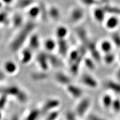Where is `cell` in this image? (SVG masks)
Masks as SVG:
<instances>
[{
  "label": "cell",
  "instance_id": "obj_12",
  "mask_svg": "<svg viewBox=\"0 0 120 120\" xmlns=\"http://www.w3.org/2000/svg\"><path fill=\"white\" fill-rule=\"evenodd\" d=\"M103 8L106 13L112 15V16H120V7L111 6L109 4H106L103 6Z\"/></svg>",
  "mask_w": 120,
  "mask_h": 120
},
{
  "label": "cell",
  "instance_id": "obj_43",
  "mask_svg": "<svg viewBox=\"0 0 120 120\" xmlns=\"http://www.w3.org/2000/svg\"><path fill=\"white\" fill-rule=\"evenodd\" d=\"M119 60H120V55H119Z\"/></svg>",
  "mask_w": 120,
  "mask_h": 120
},
{
  "label": "cell",
  "instance_id": "obj_40",
  "mask_svg": "<svg viewBox=\"0 0 120 120\" xmlns=\"http://www.w3.org/2000/svg\"><path fill=\"white\" fill-rule=\"evenodd\" d=\"M98 1L101 4V3H103V4H108V3L109 2V0H98Z\"/></svg>",
  "mask_w": 120,
  "mask_h": 120
},
{
  "label": "cell",
  "instance_id": "obj_15",
  "mask_svg": "<svg viewBox=\"0 0 120 120\" xmlns=\"http://www.w3.org/2000/svg\"><path fill=\"white\" fill-rule=\"evenodd\" d=\"M77 34L79 40L82 41V43H83V46L86 47L87 44L90 41L89 39L88 38L86 30L84 28H79L77 30Z\"/></svg>",
  "mask_w": 120,
  "mask_h": 120
},
{
  "label": "cell",
  "instance_id": "obj_2",
  "mask_svg": "<svg viewBox=\"0 0 120 120\" xmlns=\"http://www.w3.org/2000/svg\"><path fill=\"white\" fill-rule=\"evenodd\" d=\"M33 28L32 25H28L27 26H25V27L21 31L19 34V36L15 39L14 42L12 45V49L13 50H17V49L21 46L22 43L25 41V40L27 37L28 34Z\"/></svg>",
  "mask_w": 120,
  "mask_h": 120
},
{
  "label": "cell",
  "instance_id": "obj_20",
  "mask_svg": "<svg viewBox=\"0 0 120 120\" xmlns=\"http://www.w3.org/2000/svg\"><path fill=\"white\" fill-rule=\"evenodd\" d=\"M68 34V30L66 27L61 26L57 28L56 31V36L58 40H64Z\"/></svg>",
  "mask_w": 120,
  "mask_h": 120
},
{
  "label": "cell",
  "instance_id": "obj_9",
  "mask_svg": "<svg viewBox=\"0 0 120 120\" xmlns=\"http://www.w3.org/2000/svg\"><path fill=\"white\" fill-rule=\"evenodd\" d=\"M105 87L115 94H120V82L109 80L105 83Z\"/></svg>",
  "mask_w": 120,
  "mask_h": 120
},
{
  "label": "cell",
  "instance_id": "obj_6",
  "mask_svg": "<svg viewBox=\"0 0 120 120\" xmlns=\"http://www.w3.org/2000/svg\"><path fill=\"white\" fill-rule=\"evenodd\" d=\"M85 15L83 10L80 7H76L72 10L70 15V19L72 22L76 23L81 21Z\"/></svg>",
  "mask_w": 120,
  "mask_h": 120
},
{
  "label": "cell",
  "instance_id": "obj_31",
  "mask_svg": "<svg viewBox=\"0 0 120 120\" xmlns=\"http://www.w3.org/2000/svg\"><path fill=\"white\" fill-rule=\"evenodd\" d=\"M60 116V112L55 110L49 112L48 116L46 117L45 120H56Z\"/></svg>",
  "mask_w": 120,
  "mask_h": 120
},
{
  "label": "cell",
  "instance_id": "obj_3",
  "mask_svg": "<svg viewBox=\"0 0 120 120\" xmlns=\"http://www.w3.org/2000/svg\"><path fill=\"white\" fill-rule=\"evenodd\" d=\"M60 105V101L57 99L52 98L49 99L46 101L43 104L41 109V113H46L56 110V109L59 107Z\"/></svg>",
  "mask_w": 120,
  "mask_h": 120
},
{
  "label": "cell",
  "instance_id": "obj_25",
  "mask_svg": "<svg viewBox=\"0 0 120 120\" xmlns=\"http://www.w3.org/2000/svg\"><path fill=\"white\" fill-rule=\"evenodd\" d=\"M115 60V55L112 52L105 54V56L103 57V60L105 63L107 64H111L114 62Z\"/></svg>",
  "mask_w": 120,
  "mask_h": 120
},
{
  "label": "cell",
  "instance_id": "obj_21",
  "mask_svg": "<svg viewBox=\"0 0 120 120\" xmlns=\"http://www.w3.org/2000/svg\"><path fill=\"white\" fill-rule=\"evenodd\" d=\"M112 49V44L110 41L108 40H104L102 41L100 44V49L105 54L111 52Z\"/></svg>",
  "mask_w": 120,
  "mask_h": 120
},
{
  "label": "cell",
  "instance_id": "obj_30",
  "mask_svg": "<svg viewBox=\"0 0 120 120\" xmlns=\"http://www.w3.org/2000/svg\"><path fill=\"white\" fill-rule=\"evenodd\" d=\"M112 41L116 47L120 48V34L118 33H113L112 34L111 36Z\"/></svg>",
  "mask_w": 120,
  "mask_h": 120
},
{
  "label": "cell",
  "instance_id": "obj_36",
  "mask_svg": "<svg viewBox=\"0 0 120 120\" xmlns=\"http://www.w3.org/2000/svg\"><path fill=\"white\" fill-rule=\"evenodd\" d=\"M66 120H79V117L76 116L74 112L68 111L65 115Z\"/></svg>",
  "mask_w": 120,
  "mask_h": 120
},
{
  "label": "cell",
  "instance_id": "obj_35",
  "mask_svg": "<svg viewBox=\"0 0 120 120\" xmlns=\"http://www.w3.org/2000/svg\"><path fill=\"white\" fill-rule=\"evenodd\" d=\"M17 99L21 103H25L27 101L28 97L26 93L23 92V91H21V92L19 94V95L17 96Z\"/></svg>",
  "mask_w": 120,
  "mask_h": 120
},
{
  "label": "cell",
  "instance_id": "obj_4",
  "mask_svg": "<svg viewBox=\"0 0 120 120\" xmlns=\"http://www.w3.org/2000/svg\"><path fill=\"white\" fill-rule=\"evenodd\" d=\"M81 81L85 86L90 88H96L98 85L96 79L88 73H84L81 78Z\"/></svg>",
  "mask_w": 120,
  "mask_h": 120
},
{
  "label": "cell",
  "instance_id": "obj_8",
  "mask_svg": "<svg viewBox=\"0 0 120 120\" xmlns=\"http://www.w3.org/2000/svg\"><path fill=\"white\" fill-rule=\"evenodd\" d=\"M106 12L103 9V7H98L94 8V19L98 23H102L105 21L106 16Z\"/></svg>",
  "mask_w": 120,
  "mask_h": 120
},
{
  "label": "cell",
  "instance_id": "obj_22",
  "mask_svg": "<svg viewBox=\"0 0 120 120\" xmlns=\"http://www.w3.org/2000/svg\"><path fill=\"white\" fill-rule=\"evenodd\" d=\"M39 39L37 35H32L31 37L30 40L29 41V45L30 47V49L31 50H34V49H37L39 47Z\"/></svg>",
  "mask_w": 120,
  "mask_h": 120
},
{
  "label": "cell",
  "instance_id": "obj_13",
  "mask_svg": "<svg viewBox=\"0 0 120 120\" xmlns=\"http://www.w3.org/2000/svg\"><path fill=\"white\" fill-rule=\"evenodd\" d=\"M56 79L58 83L61 85H66V86L71 83L70 77L63 73H58L56 76Z\"/></svg>",
  "mask_w": 120,
  "mask_h": 120
},
{
  "label": "cell",
  "instance_id": "obj_39",
  "mask_svg": "<svg viewBox=\"0 0 120 120\" xmlns=\"http://www.w3.org/2000/svg\"><path fill=\"white\" fill-rule=\"evenodd\" d=\"M11 120H19V116L17 115H13L11 117Z\"/></svg>",
  "mask_w": 120,
  "mask_h": 120
},
{
  "label": "cell",
  "instance_id": "obj_41",
  "mask_svg": "<svg viewBox=\"0 0 120 120\" xmlns=\"http://www.w3.org/2000/svg\"><path fill=\"white\" fill-rule=\"evenodd\" d=\"M13 0H2V1L6 4H10L12 2Z\"/></svg>",
  "mask_w": 120,
  "mask_h": 120
},
{
  "label": "cell",
  "instance_id": "obj_42",
  "mask_svg": "<svg viewBox=\"0 0 120 120\" xmlns=\"http://www.w3.org/2000/svg\"><path fill=\"white\" fill-rule=\"evenodd\" d=\"M2 111H0V120H2Z\"/></svg>",
  "mask_w": 120,
  "mask_h": 120
},
{
  "label": "cell",
  "instance_id": "obj_16",
  "mask_svg": "<svg viewBox=\"0 0 120 120\" xmlns=\"http://www.w3.org/2000/svg\"><path fill=\"white\" fill-rule=\"evenodd\" d=\"M4 71L9 74H13L17 71V67L16 64L12 61H6L4 64Z\"/></svg>",
  "mask_w": 120,
  "mask_h": 120
},
{
  "label": "cell",
  "instance_id": "obj_1",
  "mask_svg": "<svg viewBox=\"0 0 120 120\" xmlns=\"http://www.w3.org/2000/svg\"><path fill=\"white\" fill-rule=\"evenodd\" d=\"M91 105V101L88 97L82 98L76 105L74 112L79 118H83L88 115Z\"/></svg>",
  "mask_w": 120,
  "mask_h": 120
},
{
  "label": "cell",
  "instance_id": "obj_33",
  "mask_svg": "<svg viewBox=\"0 0 120 120\" xmlns=\"http://www.w3.org/2000/svg\"><path fill=\"white\" fill-rule=\"evenodd\" d=\"M86 117L87 120H107L103 117L95 113H88Z\"/></svg>",
  "mask_w": 120,
  "mask_h": 120
},
{
  "label": "cell",
  "instance_id": "obj_28",
  "mask_svg": "<svg viewBox=\"0 0 120 120\" xmlns=\"http://www.w3.org/2000/svg\"><path fill=\"white\" fill-rule=\"evenodd\" d=\"M84 63L85 66L88 69L90 70H93L95 68V64H94V60L90 58L85 57L84 58Z\"/></svg>",
  "mask_w": 120,
  "mask_h": 120
},
{
  "label": "cell",
  "instance_id": "obj_32",
  "mask_svg": "<svg viewBox=\"0 0 120 120\" xmlns=\"http://www.w3.org/2000/svg\"><path fill=\"white\" fill-rule=\"evenodd\" d=\"M49 15L52 17V19H59L60 16V13L59 10L56 7H53L50 9L49 11Z\"/></svg>",
  "mask_w": 120,
  "mask_h": 120
},
{
  "label": "cell",
  "instance_id": "obj_45",
  "mask_svg": "<svg viewBox=\"0 0 120 120\" xmlns=\"http://www.w3.org/2000/svg\"></svg>",
  "mask_w": 120,
  "mask_h": 120
},
{
  "label": "cell",
  "instance_id": "obj_11",
  "mask_svg": "<svg viewBox=\"0 0 120 120\" xmlns=\"http://www.w3.org/2000/svg\"><path fill=\"white\" fill-rule=\"evenodd\" d=\"M21 91L20 89L16 86H11L8 87L4 88V90L2 91V94L4 95H10L12 96H15L17 97L19 95V94L20 93Z\"/></svg>",
  "mask_w": 120,
  "mask_h": 120
},
{
  "label": "cell",
  "instance_id": "obj_26",
  "mask_svg": "<svg viewBox=\"0 0 120 120\" xmlns=\"http://www.w3.org/2000/svg\"><path fill=\"white\" fill-rule=\"evenodd\" d=\"M79 49H75L72 51L69 55V62L70 64H72L78 59L79 56Z\"/></svg>",
  "mask_w": 120,
  "mask_h": 120
},
{
  "label": "cell",
  "instance_id": "obj_23",
  "mask_svg": "<svg viewBox=\"0 0 120 120\" xmlns=\"http://www.w3.org/2000/svg\"><path fill=\"white\" fill-rule=\"evenodd\" d=\"M45 49L49 51H52L57 47V43L52 39L49 38L46 40L44 43Z\"/></svg>",
  "mask_w": 120,
  "mask_h": 120
},
{
  "label": "cell",
  "instance_id": "obj_19",
  "mask_svg": "<svg viewBox=\"0 0 120 120\" xmlns=\"http://www.w3.org/2000/svg\"><path fill=\"white\" fill-rule=\"evenodd\" d=\"M32 57V50L30 49H24L22 52L21 61L23 64H27L31 61Z\"/></svg>",
  "mask_w": 120,
  "mask_h": 120
},
{
  "label": "cell",
  "instance_id": "obj_5",
  "mask_svg": "<svg viewBox=\"0 0 120 120\" xmlns=\"http://www.w3.org/2000/svg\"><path fill=\"white\" fill-rule=\"evenodd\" d=\"M67 91L71 96L74 98H79L83 95V92L80 87L73 84L70 83L66 87Z\"/></svg>",
  "mask_w": 120,
  "mask_h": 120
},
{
  "label": "cell",
  "instance_id": "obj_18",
  "mask_svg": "<svg viewBox=\"0 0 120 120\" xmlns=\"http://www.w3.org/2000/svg\"><path fill=\"white\" fill-rule=\"evenodd\" d=\"M41 113V109H31L25 118V120H37Z\"/></svg>",
  "mask_w": 120,
  "mask_h": 120
},
{
  "label": "cell",
  "instance_id": "obj_37",
  "mask_svg": "<svg viewBox=\"0 0 120 120\" xmlns=\"http://www.w3.org/2000/svg\"><path fill=\"white\" fill-rule=\"evenodd\" d=\"M7 102V96L6 95L2 94L1 97H0V111H2L6 106Z\"/></svg>",
  "mask_w": 120,
  "mask_h": 120
},
{
  "label": "cell",
  "instance_id": "obj_44",
  "mask_svg": "<svg viewBox=\"0 0 120 120\" xmlns=\"http://www.w3.org/2000/svg\"></svg>",
  "mask_w": 120,
  "mask_h": 120
},
{
  "label": "cell",
  "instance_id": "obj_38",
  "mask_svg": "<svg viewBox=\"0 0 120 120\" xmlns=\"http://www.w3.org/2000/svg\"><path fill=\"white\" fill-rule=\"evenodd\" d=\"M116 77L117 78V79L118 81L120 82V68H119V69L117 70V71Z\"/></svg>",
  "mask_w": 120,
  "mask_h": 120
},
{
  "label": "cell",
  "instance_id": "obj_29",
  "mask_svg": "<svg viewBox=\"0 0 120 120\" xmlns=\"http://www.w3.org/2000/svg\"><path fill=\"white\" fill-rule=\"evenodd\" d=\"M111 109L116 113H119V112H120V99H113Z\"/></svg>",
  "mask_w": 120,
  "mask_h": 120
},
{
  "label": "cell",
  "instance_id": "obj_7",
  "mask_svg": "<svg viewBox=\"0 0 120 120\" xmlns=\"http://www.w3.org/2000/svg\"><path fill=\"white\" fill-rule=\"evenodd\" d=\"M87 49L90 52L92 55L93 58L97 61H100L101 60V56L97 49L96 46L94 42L92 41H89L86 46Z\"/></svg>",
  "mask_w": 120,
  "mask_h": 120
},
{
  "label": "cell",
  "instance_id": "obj_17",
  "mask_svg": "<svg viewBox=\"0 0 120 120\" xmlns=\"http://www.w3.org/2000/svg\"><path fill=\"white\" fill-rule=\"evenodd\" d=\"M113 99L111 95L109 94H106L103 96L102 98V104L105 109H111Z\"/></svg>",
  "mask_w": 120,
  "mask_h": 120
},
{
  "label": "cell",
  "instance_id": "obj_14",
  "mask_svg": "<svg viewBox=\"0 0 120 120\" xmlns=\"http://www.w3.org/2000/svg\"><path fill=\"white\" fill-rule=\"evenodd\" d=\"M57 46L58 48L60 53L62 56H65L68 50V45L65 40H58L57 43Z\"/></svg>",
  "mask_w": 120,
  "mask_h": 120
},
{
  "label": "cell",
  "instance_id": "obj_27",
  "mask_svg": "<svg viewBox=\"0 0 120 120\" xmlns=\"http://www.w3.org/2000/svg\"><path fill=\"white\" fill-rule=\"evenodd\" d=\"M47 56H45V55H39L38 57V61L40 65H41L43 70H47Z\"/></svg>",
  "mask_w": 120,
  "mask_h": 120
},
{
  "label": "cell",
  "instance_id": "obj_34",
  "mask_svg": "<svg viewBox=\"0 0 120 120\" xmlns=\"http://www.w3.org/2000/svg\"><path fill=\"white\" fill-rule=\"evenodd\" d=\"M82 4L87 6H91L94 5H98L100 3L98 0H79Z\"/></svg>",
  "mask_w": 120,
  "mask_h": 120
},
{
  "label": "cell",
  "instance_id": "obj_10",
  "mask_svg": "<svg viewBox=\"0 0 120 120\" xmlns=\"http://www.w3.org/2000/svg\"><path fill=\"white\" fill-rule=\"evenodd\" d=\"M119 24V19L115 16H111L106 20L105 25L106 27L109 30H113L118 26Z\"/></svg>",
  "mask_w": 120,
  "mask_h": 120
},
{
  "label": "cell",
  "instance_id": "obj_24",
  "mask_svg": "<svg viewBox=\"0 0 120 120\" xmlns=\"http://www.w3.org/2000/svg\"><path fill=\"white\" fill-rule=\"evenodd\" d=\"M41 10L40 8L38 6H32L28 10V15L31 17L36 18L40 14Z\"/></svg>",
  "mask_w": 120,
  "mask_h": 120
}]
</instances>
